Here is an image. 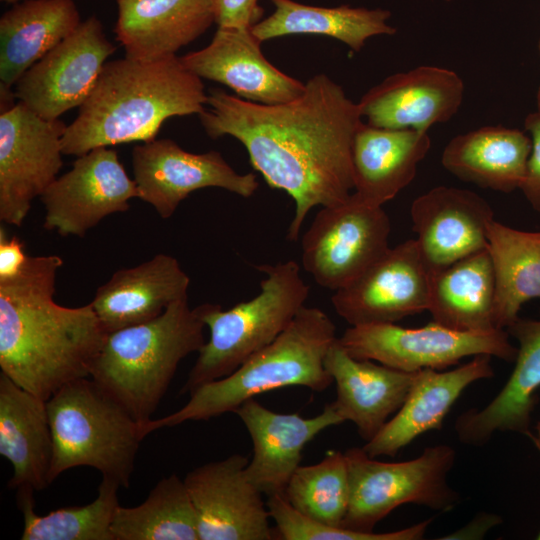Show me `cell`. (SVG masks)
<instances>
[{
    "mask_svg": "<svg viewBox=\"0 0 540 540\" xmlns=\"http://www.w3.org/2000/svg\"><path fill=\"white\" fill-rule=\"evenodd\" d=\"M265 273L260 292L252 299L223 310L203 303L198 313L209 328V340L198 352L181 394L223 378L272 343L305 305L310 287L294 260L257 267Z\"/></svg>",
    "mask_w": 540,
    "mask_h": 540,
    "instance_id": "obj_6",
    "label": "cell"
},
{
    "mask_svg": "<svg viewBox=\"0 0 540 540\" xmlns=\"http://www.w3.org/2000/svg\"><path fill=\"white\" fill-rule=\"evenodd\" d=\"M336 339V326L329 315L304 305L272 343L231 374L196 388L183 407L152 419L142 433L146 437L160 428L234 413L245 401L278 388L303 386L322 392L333 383L324 361Z\"/></svg>",
    "mask_w": 540,
    "mask_h": 540,
    "instance_id": "obj_4",
    "label": "cell"
},
{
    "mask_svg": "<svg viewBox=\"0 0 540 540\" xmlns=\"http://www.w3.org/2000/svg\"><path fill=\"white\" fill-rule=\"evenodd\" d=\"M248 463V457L232 454L186 474L199 540L273 539L263 493L246 475Z\"/></svg>",
    "mask_w": 540,
    "mask_h": 540,
    "instance_id": "obj_16",
    "label": "cell"
},
{
    "mask_svg": "<svg viewBox=\"0 0 540 540\" xmlns=\"http://www.w3.org/2000/svg\"><path fill=\"white\" fill-rule=\"evenodd\" d=\"M531 150V138L523 131L483 126L452 138L443 150L441 163L462 181L510 193L520 189Z\"/></svg>",
    "mask_w": 540,
    "mask_h": 540,
    "instance_id": "obj_28",
    "label": "cell"
},
{
    "mask_svg": "<svg viewBox=\"0 0 540 540\" xmlns=\"http://www.w3.org/2000/svg\"><path fill=\"white\" fill-rule=\"evenodd\" d=\"M189 285L190 278L178 260L160 253L114 272L90 304L109 334L157 318L171 304L188 299Z\"/></svg>",
    "mask_w": 540,
    "mask_h": 540,
    "instance_id": "obj_24",
    "label": "cell"
},
{
    "mask_svg": "<svg viewBox=\"0 0 540 540\" xmlns=\"http://www.w3.org/2000/svg\"><path fill=\"white\" fill-rule=\"evenodd\" d=\"M525 129L532 141L526 174L520 186L531 207L540 213V113L535 111L525 118Z\"/></svg>",
    "mask_w": 540,
    "mask_h": 540,
    "instance_id": "obj_37",
    "label": "cell"
},
{
    "mask_svg": "<svg viewBox=\"0 0 540 540\" xmlns=\"http://www.w3.org/2000/svg\"><path fill=\"white\" fill-rule=\"evenodd\" d=\"M139 199L167 219L192 192L222 188L248 198L258 189L253 173H237L217 151L195 154L171 139H153L136 145L131 153Z\"/></svg>",
    "mask_w": 540,
    "mask_h": 540,
    "instance_id": "obj_14",
    "label": "cell"
},
{
    "mask_svg": "<svg viewBox=\"0 0 540 540\" xmlns=\"http://www.w3.org/2000/svg\"><path fill=\"white\" fill-rule=\"evenodd\" d=\"M208 94L177 55L155 61H107L62 138L64 155L155 139L165 120L202 114Z\"/></svg>",
    "mask_w": 540,
    "mask_h": 540,
    "instance_id": "obj_3",
    "label": "cell"
},
{
    "mask_svg": "<svg viewBox=\"0 0 540 540\" xmlns=\"http://www.w3.org/2000/svg\"><path fill=\"white\" fill-rule=\"evenodd\" d=\"M324 364L336 385L333 404L337 412L356 426L366 442L400 409L415 376V372L356 359L338 338L330 346Z\"/></svg>",
    "mask_w": 540,
    "mask_h": 540,
    "instance_id": "obj_23",
    "label": "cell"
},
{
    "mask_svg": "<svg viewBox=\"0 0 540 540\" xmlns=\"http://www.w3.org/2000/svg\"><path fill=\"white\" fill-rule=\"evenodd\" d=\"M234 413L242 420L253 446L246 475L267 497L284 496L291 476L301 465L304 447L323 430L345 422L333 402L310 418L274 412L254 398Z\"/></svg>",
    "mask_w": 540,
    "mask_h": 540,
    "instance_id": "obj_19",
    "label": "cell"
},
{
    "mask_svg": "<svg viewBox=\"0 0 540 540\" xmlns=\"http://www.w3.org/2000/svg\"><path fill=\"white\" fill-rule=\"evenodd\" d=\"M261 43L251 27L218 26L206 47L179 58L201 79L224 84L247 101L275 105L298 98L305 83L272 65Z\"/></svg>",
    "mask_w": 540,
    "mask_h": 540,
    "instance_id": "obj_17",
    "label": "cell"
},
{
    "mask_svg": "<svg viewBox=\"0 0 540 540\" xmlns=\"http://www.w3.org/2000/svg\"><path fill=\"white\" fill-rule=\"evenodd\" d=\"M338 339L356 359L376 361L405 372L444 370L465 357L482 354L506 362H514L517 356V347L504 329L464 332L434 322L420 328L395 323L350 326Z\"/></svg>",
    "mask_w": 540,
    "mask_h": 540,
    "instance_id": "obj_9",
    "label": "cell"
},
{
    "mask_svg": "<svg viewBox=\"0 0 540 540\" xmlns=\"http://www.w3.org/2000/svg\"><path fill=\"white\" fill-rule=\"evenodd\" d=\"M538 48H539V54H540V41H539V47Z\"/></svg>",
    "mask_w": 540,
    "mask_h": 540,
    "instance_id": "obj_44",
    "label": "cell"
},
{
    "mask_svg": "<svg viewBox=\"0 0 540 540\" xmlns=\"http://www.w3.org/2000/svg\"><path fill=\"white\" fill-rule=\"evenodd\" d=\"M537 539H539V540H540V532H539V534H538V537H537Z\"/></svg>",
    "mask_w": 540,
    "mask_h": 540,
    "instance_id": "obj_43",
    "label": "cell"
},
{
    "mask_svg": "<svg viewBox=\"0 0 540 540\" xmlns=\"http://www.w3.org/2000/svg\"><path fill=\"white\" fill-rule=\"evenodd\" d=\"M199 118L212 139L239 140L266 183L292 198L289 241L298 239L312 208L342 203L352 194V143L362 116L358 103L325 74L310 78L298 98L275 105L210 89Z\"/></svg>",
    "mask_w": 540,
    "mask_h": 540,
    "instance_id": "obj_1",
    "label": "cell"
},
{
    "mask_svg": "<svg viewBox=\"0 0 540 540\" xmlns=\"http://www.w3.org/2000/svg\"><path fill=\"white\" fill-rule=\"evenodd\" d=\"M349 476V504L342 527L373 532L397 507L412 503L448 512L459 503V494L447 482L456 460L453 447H426L412 460L383 462L364 449L345 451Z\"/></svg>",
    "mask_w": 540,
    "mask_h": 540,
    "instance_id": "obj_8",
    "label": "cell"
},
{
    "mask_svg": "<svg viewBox=\"0 0 540 540\" xmlns=\"http://www.w3.org/2000/svg\"><path fill=\"white\" fill-rule=\"evenodd\" d=\"M114 33L125 57L155 61L176 55L215 23L213 0H116Z\"/></svg>",
    "mask_w": 540,
    "mask_h": 540,
    "instance_id": "obj_25",
    "label": "cell"
},
{
    "mask_svg": "<svg viewBox=\"0 0 540 540\" xmlns=\"http://www.w3.org/2000/svg\"><path fill=\"white\" fill-rule=\"evenodd\" d=\"M391 222L382 207L353 194L322 207L301 241L302 265L315 282L334 292L346 287L389 247Z\"/></svg>",
    "mask_w": 540,
    "mask_h": 540,
    "instance_id": "obj_10",
    "label": "cell"
},
{
    "mask_svg": "<svg viewBox=\"0 0 540 540\" xmlns=\"http://www.w3.org/2000/svg\"><path fill=\"white\" fill-rule=\"evenodd\" d=\"M537 112L540 113V87L537 92Z\"/></svg>",
    "mask_w": 540,
    "mask_h": 540,
    "instance_id": "obj_41",
    "label": "cell"
},
{
    "mask_svg": "<svg viewBox=\"0 0 540 540\" xmlns=\"http://www.w3.org/2000/svg\"><path fill=\"white\" fill-rule=\"evenodd\" d=\"M114 540H199L196 512L184 480L171 474L134 507H118Z\"/></svg>",
    "mask_w": 540,
    "mask_h": 540,
    "instance_id": "obj_33",
    "label": "cell"
},
{
    "mask_svg": "<svg viewBox=\"0 0 540 540\" xmlns=\"http://www.w3.org/2000/svg\"><path fill=\"white\" fill-rule=\"evenodd\" d=\"M464 97L460 76L447 68L419 66L393 74L369 89L358 102L368 124L428 132L450 120Z\"/></svg>",
    "mask_w": 540,
    "mask_h": 540,
    "instance_id": "obj_18",
    "label": "cell"
},
{
    "mask_svg": "<svg viewBox=\"0 0 540 540\" xmlns=\"http://www.w3.org/2000/svg\"><path fill=\"white\" fill-rule=\"evenodd\" d=\"M213 3L218 26L252 27L263 14L258 0H213Z\"/></svg>",
    "mask_w": 540,
    "mask_h": 540,
    "instance_id": "obj_38",
    "label": "cell"
},
{
    "mask_svg": "<svg viewBox=\"0 0 540 540\" xmlns=\"http://www.w3.org/2000/svg\"><path fill=\"white\" fill-rule=\"evenodd\" d=\"M67 125L47 120L22 102L0 115V220L21 226L32 201L57 178L63 165Z\"/></svg>",
    "mask_w": 540,
    "mask_h": 540,
    "instance_id": "obj_11",
    "label": "cell"
},
{
    "mask_svg": "<svg viewBox=\"0 0 540 540\" xmlns=\"http://www.w3.org/2000/svg\"><path fill=\"white\" fill-rule=\"evenodd\" d=\"M119 487L117 481L102 477L92 502L62 507L44 516L34 510V490L17 489V504L24 520L21 540H114L111 526L120 506Z\"/></svg>",
    "mask_w": 540,
    "mask_h": 540,
    "instance_id": "obj_34",
    "label": "cell"
},
{
    "mask_svg": "<svg viewBox=\"0 0 540 540\" xmlns=\"http://www.w3.org/2000/svg\"><path fill=\"white\" fill-rule=\"evenodd\" d=\"M28 255L23 243L13 236L8 238L3 228L0 231V281L15 277L23 268Z\"/></svg>",
    "mask_w": 540,
    "mask_h": 540,
    "instance_id": "obj_39",
    "label": "cell"
},
{
    "mask_svg": "<svg viewBox=\"0 0 540 540\" xmlns=\"http://www.w3.org/2000/svg\"><path fill=\"white\" fill-rule=\"evenodd\" d=\"M495 278L487 249L430 272L433 322L457 331L489 332L494 323Z\"/></svg>",
    "mask_w": 540,
    "mask_h": 540,
    "instance_id": "obj_30",
    "label": "cell"
},
{
    "mask_svg": "<svg viewBox=\"0 0 540 540\" xmlns=\"http://www.w3.org/2000/svg\"><path fill=\"white\" fill-rule=\"evenodd\" d=\"M275 10L251 27L261 41L272 38L312 34L335 38L359 52L365 42L378 35H394L397 30L387 23L391 12L342 5L316 7L294 0H270Z\"/></svg>",
    "mask_w": 540,
    "mask_h": 540,
    "instance_id": "obj_31",
    "label": "cell"
},
{
    "mask_svg": "<svg viewBox=\"0 0 540 540\" xmlns=\"http://www.w3.org/2000/svg\"><path fill=\"white\" fill-rule=\"evenodd\" d=\"M430 269L416 239L390 247L383 256L331 297L350 326L395 323L427 311Z\"/></svg>",
    "mask_w": 540,
    "mask_h": 540,
    "instance_id": "obj_15",
    "label": "cell"
},
{
    "mask_svg": "<svg viewBox=\"0 0 540 540\" xmlns=\"http://www.w3.org/2000/svg\"><path fill=\"white\" fill-rule=\"evenodd\" d=\"M58 255L28 256L21 271L0 281V368L47 401L67 383L90 377L108 333L91 304L54 301Z\"/></svg>",
    "mask_w": 540,
    "mask_h": 540,
    "instance_id": "obj_2",
    "label": "cell"
},
{
    "mask_svg": "<svg viewBox=\"0 0 540 540\" xmlns=\"http://www.w3.org/2000/svg\"><path fill=\"white\" fill-rule=\"evenodd\" d=\"M430 147L428 132L362 122L352 143V194L367 205L382 207L413 181Z\"/></svg>",
    "mask_w": 540,
    "mask_h": 540,
    "instance_id": "obj_26",
    "label": "cell"
},
{
    "mask_svg": "<svg viewBox=\"0 0 540 540\" xmlns=\"http://www.w3.org/2000/svg\"><path fill=\"white\" fill-rule=\"evenodd\" d=\"M284 497L306 517L342 527L349 504L345 453L330 450L320 462L300 465L291 476Z\"/></svg>",
    "mask_w": 540,
    "mask_h": 540,
    "instance_id": "obj_35",
    "label": "cell"
},
{
    "mask_svg": "<svg viewBox=\"0 0 540 540\" xmlns=\"http://www.w3.org/2000/svg\"><path fill=\"white\" fill-rule=\"evenodd\" d=\"M0 454L11 464L8 487L41 491L49 484L53 440L46 401L0 374Z\"/></svg>",
    "mask_w": 540,
    "mask_h": 540,
    "instance_id": "obj_27",
    "label": "cell"
},
{
    "mask_svg": "<svg viewBox=\"0 0 540 540\" xmlns=\"http://www.w3.org/2000/svg\"><path fill=\"white\" fill-rule=\"evenodd\" d=\"M486 249L495 278L494 323L506 330L524 303L540 298V230L523 231L492 220Z\"/></svg>",
    "mask_w": 540,
    "mask_h": 540,
    "instance_id": "obj_32",
    "label": "cell"
},
{
    "mask_svg": "<svg viewBox=\"0 0 540 540\" xmlns=\"http://www.w3.org/2000/svg\"><path fill=\"white\" fill-rule=\"evenodd\" d=\"M492 356L476 355L454 369H422L415 376L400 409L362 447L371 457L396 456L420 435L439 430L453 404L472 383L494 376Z\"/></svg>",
    "mask_w": 540,
    "mask_h": 540,
    "instance_id": "obj_22",
    "label": "cell"
},
{
    "mask_svg": "<svg viewBox=\"0 0 540 540\" xmlns=\"http://www.w3.org/2000/svg\"><path fill=\"white\" fill-rule=\"evenodd\" d=\"M267 507L279 539L283 540H419L424 538L432 518L391 532H361L331 526L298 512L283 495L268 497Z\"/></svg>",
    "mask_w": 540,
    "mask_h": 540,
    "instance_id": "obj_36",
    "label": "cell"
},
{
    "mask_svg": "<svg viewBox=\"0 0 540 540\" xmlns=\"http://www.w3.org/2000/svg\"><path fill=\"white\" fill-rule=\"evenodd\" d=\"M74 0H23L0 18V80L12 88L81 23Z\"/></svg>",
    "mask_w": 540,
    "mask_h": 540,
    "instance_id": "obj_29",
    "label": "cell"
},
{
    "mask_svg": "<svg viewBox=\"0 0 540 540\" xmlns=\"http://www.w3.org/2000/svg\"><path fill=\"white\" fill-rule=\"evenodd\" d=\"M53 440L52 483L68 469L88 466L130 486L141 425L91 377L71 381L47 401Z\"/></svg>",
    "mask_w": 540,
    "mask_h": 540,
    "instance_id": "obj_7",
    "label": "cell"
},
{
    "mask_svg": "<svg viewBox=\"0 0 540 540\" xmlns=\"http://www.w3.org/2000/svg\"><path fill=\"white\" fill-rule=\"evenodd\" d=\"M204 327L197 307L179 300L151 321L109 333L90 377L142 430L153 419L179 363L204 345Z\"/></svg>",
    "mask_w": 540,
    "mask_h": 540,
    "instance_id": "obj_5",
    "label": "cell"
},
{
    "mask_svg": "<svg viewBox=\"0 0 540 540\" xmlns=\"http://www.w3.org/2000/svg\"><path fill=\"white\" fill-rule=\"evenodd\" d=\"M410 216L430 272L486 249L491 205L468 189L437 186L418 196Z\"/></svg>",
    "mask_w": 540,
    "mask_h": 540,
    "instance_id": "obj_20",
    "label": "cell"
},
{
    "mask_svg": "<svg viewBox=\"0 0 540 540\" xmlns=\"http://www.w3.org/2000/svg\"><path fill=\"white\" fill-rule=\"evenodd\" d=\"M1 1L14 4L16 2L23 1V0H1Z\"/></svg>",
    "mask_w": 540,
    "mask_h": 540,
    "instance_id": "obj_42",
    "label": "cell"
},
{
    "mask_svg": "<svg viewBox=\"0 0 540 540\" xmlns=\"http://www.w3.org/2000/svg\"><path fill=\"white\" fill-rule=\"evenodd\" d=\"M506 331L518 342L515 366L499 393L485 407L471 408L455 421L460 442L483 446L497 432L528 436L540 388V317H518Z\"/></svg>",
    "mask_w": 540,
    "mask_h": 540,
    "instance_id": "obj_21",
    "label": "cell"
},
{
    "mask_svg": "<svg viewBox=\"0 0 540 540\" xmlns=\"http://www.w3.org/2000/svg\"><path fill=\"white\" fill-rule=\"evenodd\" d=\"M115 50L102 22L90 16L23 74L16 98L44 119H59L84 103Z\"/></svg>",
    "mask_w": 540,
    "mask_h": 540,
    "instance_id": "obj_12",
    "label": "cell"
},
{
    "mask_svg": "<svg viewBox=\"0 0 540 540\" xmlns=\"http://www.w3.org/2000/svg\"><path fill=\"white\" fill-rule=\"evenodd\" d=\"M138 197L136 182L116 150L98 147L78 156L72 168L42 193L43 226L61 236L82 237L103 218L127 211L129 201Z\"/></svg>",
    "mask_w": 540,
    "mask_h": 540,
    "instance_id": "obj_13",
    "label": "cell"
},
{
    "mask_svg": "<svg viewBox=\"0 0 540 540\" xmlns=\"http://www.w3.org/2000/svg\"><path fill=\"white\" fill-rule=\"evenodd\" d=\"M535 434L530 433L528 437L534 443L537 450L540 452V421L535 426Z\"/></svg>",
    "mask_w": 540,
    "mask_h": 540,
    "instance_id": "obj_40",
    "label": "cell"
}]
</instances>
